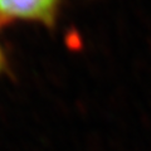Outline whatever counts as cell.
I'll use <instances>...</instances> for the list:
<instances>
[{"label": "cell", "instance_id": "7a4b0ae2", "mask_svg": "<svg viewBox=\"0 0 151 151\" xmlns=\"http://www.w3.org/2000/svg\"><path fill=\"white\" fill-rule=\"evenodd\" d=\"M3 63H4V58H3L1 49H0V69H1V67H3Z\"/></svg>", "mask_w": 151, "mask_h": 151}, {"label": "cell", "instance_id": "6da1fadb", "mask_svg": "<svg viewBox=\"0 0 151 151\" xmlns=\"http://www.w3.org/2000/svg\"><path fill=\"white\" fill-rule=\"evenodd\" d=\"M58 0H0V19H24L53 24Z\"/></svg>", "mask_w": 151, "mask_h": 151}]
</instances>
